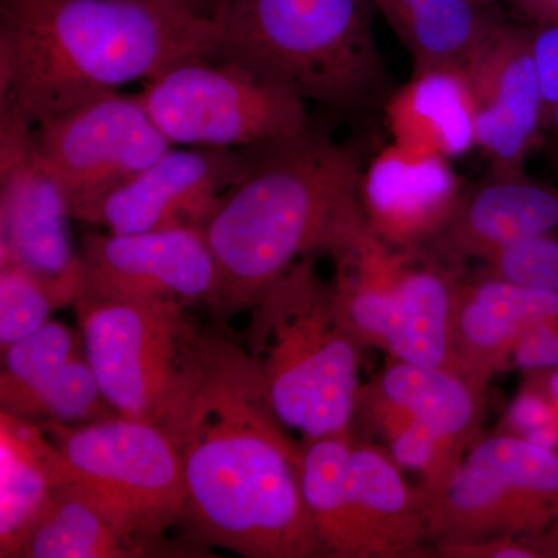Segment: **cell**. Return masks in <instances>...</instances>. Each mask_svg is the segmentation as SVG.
I'll list each match as a JSON object with an SVG mask.
<instances>
[{
	"label": "cell",
	"mask_w": 558,
	"mask_h": 558,
	"mask_svg": "<svg viewBox=\"0 0 558 558\" xmlns=\"http://www.w3.org/2000/svg\"><path fill=\"white\" fill-rule=\"evenodd\" d=\"M548 142L549 153L553 159L558 157V105L550 110L545 119V138Z\"/></svg>",
	"instance_id": "cell-30"
},
{
	"label": "cell",
	"mask_w": 558,
	"mask_h": 558,
	"mask_svg": "<svg viewBox=\"0 0 558 558\" xmlns=\"http://www.w3.org/2000/svg\"><path fill=\"white\" fill-rule=\"evenodd\" d=\"M478 271L523 288L558 292V230L499 250Z\"/></svg>",
	"instance_id": "cell-26"
},
{
	"label": "cell",
	"mask_w": 558,
	"mask_h": 558,
	"mask_svg": "<svg viewBox=\"0 0 558 558\" xmlns=\"http://www.w3.org/2000/svg\"><path fill=\"white\" fill-rule=\"evenodd\" d=\"M215 21L150 0H0V112L35 126L83 101L215 58Z\"/></svg>",
	"instance_id": "cell-2"
},
{
	"label": "cell",
	"mask_w": 558,
	"mask_h": 558,
	"mask_svg": "<svg viewBox=\"0 0 558 558\" xmlns=\"http://www.w3.org/2000/svg\"><path fill=\"white\" fill-rule=\"evenodd\" d=\"M300 480L325 558H436L425 498L355 432L301 440Z\"/></svg>",
	"instance_id": "cell-6"
},
{
	"label": "cell",
	"mask_w": 558,
	"mask_h": 558,
	"mask_svg": "<svg viewBox=\"0 0 558 558\" xmlns=\"http://www.w3.org/2000/svg\"><path fill=\"white\" fill-rule=\"evenodd\" d=\"M137 548L94 506L58 488L33 524L21 558H130Z\"/></svg>",
	"instance_id": "cell-23"
},
{
	"label": "cell",
	"mask_w": 558,
	"mask_h": 558,
	"mask_svg": "<svg viewBox=\"0 0 558 558\" xmlns=\"http://www.w3.org/2000/svg\"><path fill=\"white\" fill-rule=\"evenodd\" d=\"M357 153L310 128L253 148L244 178L204 227L219 270L209 311L216 319L248 311L296 260L332 253L366 223Z\"/></svg>",
	"instance_id": "cell-3"
},
{
	"label": "cell",
	"mask_w": 558,
	"mask_h": 558,
	"mask_svg": "<svg viewBox=\"0 0 558 558\" xmlns=\"http://www.w3.org/2000/svg\"><path fill=\"white\" fill-rule=\"evenodd\" d=\"M84 352L102 396L119 416L159 425L183 371L193 326L178 301H117L81 296Z\"/></svg>",
	"instance_id": "cell-11"
},
{
	"label": "cell",
	"mask_w": 558,
	"mask_h": 558,
	"mask_svg": "<svg viewBox=\"0 0 558 558\" xmlns=\"http://www.w3.org/2000/svg\"><path fill=\"white\" fill-rule=\"evenodd\" d=\"M396 145L457 159L476 146L475 101L464 69H429L385 105Z\"/></svg>",
	"instance_id": "cell-20"
},
{
	"label": "cell",
	"mask_w": 558,
	"mask_h": 558,
	"mask_svg": "<svg viewBox=\"0 0 558 558\" xmlns=\"http://www.w3.org/2000/svg\"><path fill=\"white\" fill-rule=\"evenodd\" d=\"M248 311L244 348L282 427L303 442L354 432L366 347L341 317L314 256L296 260Z\"/></svg>",
	"instance_id": "cell-5"
},
{
	"label": "cell",
	"mask_w": 558,
	"mask_h": 558,
	"mask_svg": "<svg viewBox=\"0 0 558 558\" xmlns=\"http://www.w3.org/2000/svg\"><path fill=\"white\" fill-rule=\"evenodd\" d=\"M487 2L492 3L494 0H487ZM508 2L517 7L527 20H531L535 24V22L539 20V16H542V11L545 9L548 0H508Z\"/></svg>",
	"instance_id": "cell-31"
},
{
	"label": "cell",
	"mask_w": 558,
	"mask_h": 558,
	"mask_svg": "<svg viewBox=\"0 0 558 558\" xmlns=\"http://www.w3.org/2000/svg\"><path fill=\"white\" fill-rule=\"evenodd\" d=\"M410 51L414 72L462 69L497 17L487 0H371Z\"/></svg>",
	"instance_id": "cell-22"
},
{
	"label": "cell",
	"mask_w": 558,
	"mask_h": 558,
	"mask_svg": "<svg viewBox=\"0 0 558 558\" xmlns=\"http://www.w3.org/2000/svg\"><path fill=\"white\" fill-rule=\"evenodd\" d=\"M554 160V165H556V168H557V171H558V157H556V159H553Z\"/></svg>",
	"instance_id": "cell-33"
},
{
	"label": "cell",
	"mask_w": 558,
	"mask_h": 558,
	"mask_svg": "<svg viewBox=\"0 0 558 558\" xmlns=\"http://www.w3.org/2000/svg\"><path fill=\"white\" fill-rule=\"evenodd\" d=\"M60 454L62 490L94 506L142 557L183 523L186 486L178 447L160 425L123 416L39 422Z\"/></svg>",
	"instance_id": "cell-7"
},
{
	"label": "cell",
	"mask_w": 558,
	"mask_h": 558,
	"mask_svg": "<svg viewBox=\"0 0 558 558\" xmlns=\"http://www.w3.org/2000/svg\"><path fill=\"white\" fill-rule=\"evenodd\" d=\"M553 21H558V0H548V2H546L545 9L542 11V16H539V20L535 22V24H538V22Z\"/></svg>",
	"instance_id": "cell-32"
},
{
	"label": "cell",
	"mask_w": 558,
	"mask_h": 558,
	"mask_svg": "<svg viewBox=\"0 0 558 558\" xmlns=\"http://www.w3.org/2000/svg\"><path fill=\"white\" fill-rule=\"evenodd\" d=\"M371 0H223L213 60L234 62L337 112L385 108L391 80Z\"/></svg>",
	"instance_id": "cell-4"
},
{
	"label": "cell",
	"mask_w": 558,
	"mask_h": 558,
	"mask_svg": "<svg viewBox=\"0 0 558 558\" xmlns=\"http://www.w3.org/2000/svg\"><path fill=\"white\" fill-rule=\"evenodd\" d=\"M159 425L182 458L183 523L201 543L248 558H325L301 490L303 446L275 416L242 343L194 329Z\"/></svg>",
	"instance_id": "cell-1"
},
{
	"label": "cell",
	"mask_w": 558,
	"mask_h": 558,
	"mask_svg": "<svg viewBox=\"0 0 558 558\" xmlns=\"http://www.w3.org/2000/svg\"><path fill=\"white\" fill-rule=\"evenodd\" d=\"M369 384L459 458L483 438L488 388L483 381L389 359Z\"/></svg>",
	"instance_id": "cell-19"
},
{
	"label": "cell",
	"mask_w": 558,
	"mask_h": 558,
	"mask_svg": "<svg viewBox=\"0 0 558 558\" xmlns=\"http://www.w3.org/2000/svg\"><path fill=\"white\" fill-rule=\"evenodd\" d=\"M475 101L476 146L494 174H521L545 138V102L531 28L497 21L465 62Z\"/></svg>",
	"instance_id": "cell-16"
},
{
	"label": "cell",
	"mask_w": 558,
	"mask_h": 558,
	"mask_svg": "<svg viewBox=\"0 0 558 558\" xmlns=\"http://www.w3.org/2000/svg\"><path fill=\"white\" fill-rule=\"evenodd\" d=\"M433 549L447 543L558 535V451L490 433L449 484L425 498Z\"/></svg>",
	"instance_id": "cell-10"
},
{
	"label": "cell",
	"mask_w": 558,
	"mask_h": 558,
	"mask_svg": "<svg viewBox=\"0 0 558 558\" xmlns=\"http://www.w3.org/2000/svg\"><path fill=\"white\" fill-rule=\"evenodd\" d=\"M78 352L76 333L51 319L32 336L2 349V410L24 417L36 396L60 376Z\"/></svg>",
	"instance_id": "cell-24"
},
{
	"label": "cell",
	"mask_w": 558,
	"mask_h": 558,
	"mask_svg": "<svg viewBox=\"0 0 558 558\" xmlns=\"http://www.w3.org/2000/svg\"><path fill=\"white\" fill-rule=\"evenodd\" d=\"M58 310L49 289L11 256L0 255V347L43 328Z\"/></svg>",
	"instance_id": "cell-25"
},
{
	"label": "cell",
	"mask_w": 558,
	"mask_h": 558,
	"mask_svg": "<svg viewBox=\"0 0 558 558\" xmlns=\"http://www.w3.org/2000/svg\"><path fill=\"white\" fill-rule=\"evenodd\" d=\"M253 148L168 149L84 209L80 220L110 233L199 229L250 168Z\"/></svg>",
	"instance_id": "cell-14"
},
{
	"label": "cell",
	"mask_w": 558,
	"mask_h": 558,
	"mask_svg": "<svg viewBox=\"0 0 558 558\" xmlns=\"http://www.w3.org/2000/svg\"><path fill=\"white\" fill-rule=\"evenodd\" d=\"M40 159L68 196L73 219L145 170L172 143L137 95H98L33 126Z\"/></svg>",
	"instance_id": "cell-12"
},
{
	"label": "cell",
	"mask_w": 558,
	"mask_h": 558,
	"mask_svg": "<svg viewBox=\"0 0 558 558\" xmlns=\"http://www.w3.org/2000/svg\"><path fill=\"white\" fill-rule=\"evenodd\" d=\"M330 255L333 300L363 347L464 374L451 348L450 325L454 289L465 270L444 266L421 250L391 247L368 223Z\"/></svg>",
	"instance_id": "cell-8"
},
{
	"label": "cell",
	"mask_w": 558,
	"mask_h": 558,
	"mask_svg": "<svg viewBox=\"0 0 558 558\" xmlns=\"http://www.w3.org/2000/svg\"><path fill=\"white\" fill-rule=\"evenodd\" d=\"M558 230V186L521 174H494L465 189L442 230L421 252L465 270L499 250Z\"/></svg>",
	"instance_id": "cell-18"
},
{
	"label": "cell",
	"mask_w": 558,
	"mask_h": 558,
	"mask_svg": "<svg viewBox=\"0 0 558 558\" xmlns=\"http://www.w3.org/2000/svg\"><path fill=\"white\" fill-rule=\"evenodd\" d=\"M83 296L211 306L219 270L204 230L89 233L81 248Z\"/></svg>",
	"instance_id": "cell-15"
},
{
	"label": "cell",
	"mask_w": 558,
	"mask_h": 558,
	"mask_svg": "<svg viewBox=\"0 0 558 558\" xmlns=\"http://www.w3.org/2000/svg\"><path fill=\"white\" fill-rule=\"evenodd\" d=\"M464 190L449 160L392 143L362 172L360 202L381 241L422 250L449 222Z\"/></svg>",
	"instance_id": "cell-17"
},
{
	"label": "cell",
	"mask_w": 558,
	"mask_h": 558,
	"mask_svg": "<svg viewBox=\"0 0 558 558\" xmlns=\"http://www.w3.org/2000/svg\"><path fill=\"white\" fill-rule=\"evenodd\" d=\"M68 196L40 159L33 126L0 112V255L44 282L58 310L84 293V269L70 234Z\"/></svg>",
	"instance_id": "cell-13"
},
{
	"label": "cell",
	"mask_w": 558,
	"mask_h": 558,
	"mask_svg": "<svg viewBox=\"0 0 558 558\" xmlns=\"http://www.w3.org/2000/svg\"><path fill=\"white\" fill-rule=\"evenodd\" d=\"M436 558H558V535L498 537L435 546Z\"/></svg>",
	"instance_id": "cell-27"
},
{
	"label": "cell",
	"mask_w": 558,
	"mask_h": 558,
	"mask_svg": "<svg viewBox=\"0 0 558 558\" xmlns=\"http://www.w3.org/2000/svg\"><path fill=\"white\" fill-rule=\"evenodd\" d=\"M60 486V454L50 436L32 418L0 411V557H21Z\"/></svg>",
	"instance_id": "cell-21"
},
{
	"label": "cell",
	"mask_w": 558,
	"mask_h": 558,
	"mask_svg": "<svg viewBox=\"0 0 558 558\" xmlns=\"http://www.w3.org/2000/svg\"><path fill=\"white\" fill-rule=\"evenodd\" d=\"M150 2L163 3V5L186 11V13L194 14V16L213 21L223 0H150Z\"/></svg>",
	"instance_id": "cell-29"
},
{
	"label": "cell",
	"mask_w": 558,
	"mask_h": 558,
	"mask_svg": "<svg viewBox=\"0 0 558 558\" xmlns=\"http://www.w3.org/2000/svg\"><path fill=\"white\" fill-rule=\"evenodd\" d=\"M529 28L546 119L550 110L558 105V21L538 22Z\"/></svg>",
	"instance_id": "cell-28"
},
{
	"label": "cell",
	"mask_w": 558,
	"mask_h": 558,
	"mask_svg": "<svg viewBox=\"0 0 558 558\" xmlns=\"http://www.w3.org/2000/svg\"><path fill=\"white\" fill-rule=\"evenodd\" d=\"M172 145L248 149L303 134L306 101L229 61L193 58L146 81L138 94Z\"/></svg>",
	"instance_id": "cell-9"
}]
</instances>
